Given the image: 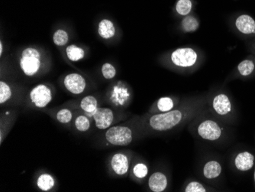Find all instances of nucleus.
<instances>
[{"instance_id":"31","label":"nucleus","mask_w":255,"mask_h":192,"mask_svg":"<svg viewBox=\"0 0 255 192\" xmlns=\"http://www.w3.org/2000/svg\"><path fill=\"white\" fill-rule=\"evenodd\" d=\"M2 52H3V45L2 41H0V55H2Z\"/></svg>"},{"instance_id":"30","label":"nucleus","mask_w":255,"mask_h":192,"mask_svg":"<svg viewBox=\"0 0 255 192\" xmlns=\"http://www.w3.org/2000/svg\"><path fill=\"white\" fill-rule=\"evenodd\" d=\"M248 45H249V48L251 52L255 57V38L251 39V41L248 43Z\"/></svg>"},{"instance_id":"18","label":"nucleus","mask_w":255,"mask_h":192,"mask_svg":"<svg viewBox=\"0 0 255 192\" xmlns=\"http://www.w3.org/2000/svg\"><path fill=\"white\" fill-rule=\"evenodd\" d=\"M98 34L103 39H110L116 34V28L113 21L109 19H103L98 25Z\"/></svg>"},{"instance_id":"20","label":"nucleus","mask_w":255,"mask_h":192,"mask_svg":"<svg viewBox=\"0 0 255 192\" xmlns=\"http://www.w3.org/2000/svg\"><path fill=\"white\" fill-rule=\"evenodd\" d=\"M193 8V3L192 0H178L175 6L176 12L181 17L191 15Z\"/></svg>"},{"instance_id":"28","label":"nucleus","mask_w":255,"mask_h":192,"mask_svg":"<svg viewBox=\"0 0 255 192\" xmlns=\"http://www.w3.org/2000/svg\"><path fill=\"white\" fill-rule=\"evenodd\" d=\"M102 74L104 78L110 80L117 75V70L110 63H105L101 67Z\"/></svg>"},{"instance_id":"16","label":"nucleus","mask_w":255,"mask_h":192,"mask_svg":"<svg viewBox=\"0 0 255 192\" xmlns=\"http://www.w3.org/2000/svg\"><path fill=\"white\" fill-rule=\"evenodd\" d=\"M168 178L162 172L152 173L148 179V187L151 192H164L168 187Z\"/></svg>"},{"instance_id":"22","label":"nucleus","mask_w":255,"mask_h":192,"mask_svg":"<svg viewBox=\"0 0 255 192\" xmlns=\"http://www.w3.org/2000/svg\"><path fill=\"white\" fill-rule=\"evenodd\" d=\"M97 106H98V101L94 96H87L80 102V107L82 108V110H84L86 113L92 114L93 115H94V112L98 108Z\"/></svg>"},{"instance_id":"9","label":"nucleus","mask_w":255,"mask_h":192,"mask_svg":"<svg viewBox=\"0 0 255 192\" xmlns=\"http://www.w3.org/2000/svg\"><path fill=\"white\" fill-rule=\"evenodd\" d=\"M31 102L38 108H43L49 104L52 100V94L48 86L44 84L34 87L30 93Z\"/></svg>"},{"instance_id":"24","label":"nucleus","mask_w":255,"mask_h":192,"mask_svg":"<svg viewBox=\"0 0 255 192\" xmlns=\"http://www.w3.org/2000/svg\"><path fill=\"white\" fill-rule=\"evenodd\" d=\"M148 166L143 162H138V163H135L131 169V174H132L133 177L138 179V180L145 179L148 175Z\"/></svg>"},{"instance_id":"32","label":"nucleus","mask_w":255,"mask_h":192,"mask_svg":"<svg viewBox=\"0 0 255 192\" xmlns=\"http://www.w3.org/2000/svg\"><path fill=\"white\" fill-rule=\"evenodd\" d=\"M255 171H254V183H255Z\"/></svg>"},{"instance_id":"17","label":"nucleus","mask_w":255,"mask_h":192,"mask_svg":"<svg viewBox=\"0 0 255 192\" xmlns=\"http://www.w3.org/2000/svg\"><path fill=\"white\" fill-rule=\"evenodd\" d=\"M183 192H217V189L211 187V186L205 185L200 181L195 179L187 180L182 189Z\"/></svg>"},{"instance_id":"10","label":"nucleus","mask_w":255,"mask_h":192,"mask_svg":"<svg viewBox=\"0 0 255 192\" xmlns=\"http://www.w3.org/2000/svg\"><path fill=\"white\" fill-rule=\"evenodd\" d=\"M200 173L205 180L213 182L221 177L223 174V166L219 160L210 159L203 163Z\"/></svg>"},{"instance_id":"21","label":"nucleus","mask_w":255,"mask_h":192,"mask_svg":"<svg viewBox=\"0 0 255 192\" xmlns=\"http://www.w3.org/2000/svg\"><path fill=\"white\" fill-rule=\"evenodd\" d=\"M66 54L70 61L77 62L84 58L85 51L82 48L76 46L75 44H71L66 48Z\"/></svg>"},{"instance_id":"2","label":"nucleus","mask_w":255,"mask_h":192,"mask_svg":"<svg viewBox=\"0 0 255 192\" xmlns=\"http://www.w3.org/2000/svg\"><path fill=\"white\" fill-rule=\"evenodd\" d=\"M225 123L208 111L207 107L188 124V130L193 137L204 141L218 143L226 138Z\"/></svg>"},{"instance_id":"12","label":"nucleus","mask_w":255,"mask_h":192,"mask_svg":"<svg viewBox=\"0 0 255 192\" xmlns=\"http://www.w3.org/2000/svg\"><path fill=\"white\" fill-rule=\"evenodd\" d=\"M131 159L126 153H117L112 156L110 166L115 174L119 176H125L129 172Z\"/></svg>"},{"instance_id":"14","label":"nucleus","mask_w":255,"mask_h":192,"mask_svg":"<svg viewBox=\"0 0 255 192\" xmlns=\"http://www.w3.org/2000/svg\"><path fill=\"white\" fill-rule=\"evenodd\" d=\"M95 125L100 130H106L110 128L112 123L114 121L115 116L113 110L107 107L97 108L94 112V115Z\"/></svg>"},{"instance_id":"6","label":"nucleus","mask_w":255,"mask_h":192,"mask_svg":"<svg viewBox=\"0 0 255 192\" xmlns=\"http://www.w3.org/2000/svg\"><path fill=\"white\" fill-rule=\"evenodd\" d=\"M20 67L25 75L34 76L41 67V54L35 48H28L23 50L20 58Z\"/></svg>"},{"instance_id":"15","label":"nucleus","mask_w":255,"mask_h":192,"mask_svg":"<svg viewBox=\"0 0 255 192\" xmlns=\"http://www.w3.org/2000/svg\"><path fill=\"white\" fill-rule=\"evenodd\" d=\"M182 100L178 97H163L156 101L150 110V114H160L166 113L176 108L181 102Z\"/></svg>"},{"instance_id":"29","label":"nucleus","mask_w":255,"mask_h":192,"mask_svg":"<svg viewBox=\"0 0 255 192\" xmlns=\"http://www.w3.org/2000/svg\"><path fill=\"white\" fill-rule=\"evenodd\" d=\"M72 113L67 109H62L57 112V120L61 123H67L72 120Z\"/></svg>"},{"instance_id":"27","label":"nucleus","mask_w":255,"mask_h":192,"mask_svg":"<svg viewBox=\"0 0 255 192\" xmlns=\"http://www.w3.org/2000/svg\"><path fill=\"white\" fill-rule=\"evenodd\" d=\"M75 127L78 131H87L90 127V120L86 116H79L75 120Z\"/></svg>"},{"instance_id":"13","label":"nucleus","mask_w":255,"mask_h":192,"mask_svg":"<svg viewBox=\"0 0 255 192\" xmlns=\"http://www.w3.org/2000/svg\"><path fill=\"white\" fill-rule=\"evenodd\" d=\"M64 84L68 91L74 94H80L84 92L87 83L82 75L77 73H72L66 76Z\"/></svg>"},{"instance_id":"4","label":"nucleus","mask_w":255,"mask_h":192,"mask_svg":"<svg viewBox=\"0 0 255 192\" xmlns=\"http://www.w3.org/2000/svg\"><path fill=\"white\" fill-rule=\"evenodd\" d=\"M203 55L200 51L192 47L177 48L170 52L169 61L181 71H194L200 65Z\"/></svg>"},{"instance_id":"8","label":"nucleus","mask_w":255,"mask_h":192,"mask_svg":"<svg viewBox=\"0 0 255 192\" xmlns=\"http://www.w3.org/2000/svg\"><path fill=\"white\" fill-rule=\"evenodd\" d=\"M255 75V57L253 54L247 56L241 61L229 76V80L240 79L248 80Z\"/></svg>"},{"instance_id":"1","label":"nucleus","mask_w":255,"mask_h":192,"mask_svg":"<svg viewBox=\"0 0 255 192\" xmlns=\"http://www.w3.org/2000/svg\"><path fill=\"white\" fill-rule=\"evenodd\" d=\"M208 96L200 95L183 99L176 108L166 113L150 114L142 121L148 131L163 132L175 130L189 124L207 107Z\"/></svg>"},{"instance_id":"3","label":"nucleus","mask_w":255,"mask_h":192,"mask_svg":"<svg viewBox=\"0 0 255 192\" xmlns=\"http://www.w3.org/2000/svg\"><path fill=\"white\" fill-rule=\"evenodd\" d=\"M207 110L224 123L231 124L236 122V107L230 96L225 91L218 90L208 96Z\"/></svg>"},{"instance_id":"5","label":"nucleus","mask_w":255,"mask_h":192,"mask_svg":"<svg viewBox=\"0 0 255 192\" xmlns=\"http://www.w3.org/2000/svg\"><path fill=\"white\" fill-rule=\"evenodd\" d=\"M134 130L135 128L133 125L113 126L106 132L105 138L107 143L112 146H128L134 140Z\"/></svg>"},{"instance_id":"23","label":"nucleus","mask_w":255,"mask_h":192,"mask_svg":"<svg viewBox=\"0 0 255 192\" xmlns=\"http://www.w3.org/2000/svg\"><path fill=\"white\" fill-rule=\"evenodd\" d=\"M55 184L54 177L48 173H43L38 177L37 185L40 189L43 191H48L52 189Z\"/></svg>"},{"instance_id":"7","label":"nucleus","mask_w":255,"mask_h":192,"mask_svg":"<svg viewBox=\"0 0 255 192\" xmlns=\"http://www.w3.org/2000/svg\"><path fill=\"white\" fill-rule=\"evenodd\" d=\"M232 27L243 38H255V20L249 14L241 13L232 19Z\"/></svg>"},{"instance_id":"26","label":"nucleus","mask_w":255,"mask_h":192,"mask_svg":"<svg viewBox=\"0 0 255 192\" xmlns=\"http://www.w3.org/2000/svg\"><path fill=\"white\" fill-rule=\"evenodd\" d=\"M11 95H12V92L9 86L4 81H1L0 82V104H2L8 101L11 98Z\"/></svg>"},{"instance_id":"19","label":"nucleus","mask_w":255,"mask_h":192,"mask_svg":"<svg viewBox=\"0 0 255 192\" xmlns=\"http://www.w3.org/2000/svg\"><path fill=\"white\" fill-rule=\"evenodd\" d=\"M200 21L193 15L183 17L180 22V28L183 33L196 32L200 28Z\"/></svg>"},{"instance_id":"25","label":"nucleus","mask_w":255,"mask_h":192,"mask_svg":"<svg viewBox=\"0 0 255 192\" xmlns=\"http://www.w3.org/2000/svg\"><path fill=\"white\" fill-rule=\"evenodd\" d=\"M69 36L67 31L64 30H57L53 36V41L57 46H64L68 42Z\"/></svg>"},{"instance_id":"11","label":"nucleus","mask_w":255,"mask_h":192,"mask_svg":"<svg viewBox=\"0 0 255 192\" xmlns=\"http://www.w3.org/2000/svg\"><path fill=\"white\" fill-rule=\"evenodd\" d=\"M255 155L246 150L236 153L232 160L234 169L242 173L250 171L251 169L255 166Z\"/></svg>"}]
</instances>
